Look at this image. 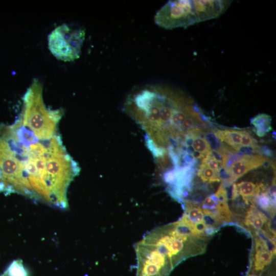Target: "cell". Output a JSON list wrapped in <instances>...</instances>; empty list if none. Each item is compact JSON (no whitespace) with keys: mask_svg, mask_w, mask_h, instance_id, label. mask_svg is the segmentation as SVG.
<instances>
[{"mask_svg":"<svg viewBox=\"0 0 276 276\" xmlns=\"http://www.w3.org/2000/svg\"><path fill=\"white\" fill-rule=\"evenodd\" d=\"M79 168L58 133L42 138L18 119L0 125V193H17L59 209Z\"/></svg>","mask_w":276,"mask_h":276,"instance_id":"1","label":"cell"},{"mask_svg":"<svg viewBox=\"0 0 276 276\" xmlns=\"http://www.w3.org/2000/svg\"><path fill=\"white\" fill-rule=\"evenodd\" d=\"M232 1H169L154 16V22L165 29L187 28L196 23L220 16Z\"/></svg>","mask_w":276,"mask_h":276,"instance_id":"2","label":"cell"},{"mask_svg":"<svg viewBox=\"0 0 276 276\" xmlns=\"http://www.w3.org/2000/svg\"><path fill=\"white\" fill-rule=\"evenodd\" d=\"M85 35V30L81 27L62 24L49 34V49L57 59L64 61H73L80 56Z\"/></svg>","mask_w":276,"mask_h":276,"instance_id":"3","label":"cell"},{"mask_svg":"<svg viewBox=\"0 0 276 276\" xmlns=\"http://www.w3.org/2000/svg\"><path fill=\"white\" fill-rule=\"evenodd\" d=\"M269 160L260 154H242L227 168L224 169L228 175L227 183H232L248 171L264 165Z\"/></svg>","mask_w":276,"mask_h":276,"instance_id":"4","label":"cell"},{"mask_svg":"<svg viewBox=\"0 0 276 276\" xmlns=\"http://www.w3.org/2000/svg\"><path fill=\"white\" fill-rule=\"evenodd\" d=\"M273 255V252L269 249L264 240L261 238L256 239V252L253 259L251 272L260 273L270 264Z\"/></svg>","mask_w":276,"mask_h":276,"instance_id":"5","label":"cell"},{"mask_svg":"<svg viewBox=\"0 0 276 276\" xmlns=\"http://www.w3.org/2000/svg\"><path fill=\"white\" fill-rule=\"evenodd\" d=\"M243 130L236 129H214L213 133L220 142L225 143L237 152L241 148Z\"/></svg>","mask_w":276,"mask_h":276,"instance_id":"6","label":"cell"},{"mask_svg":"<svg viewBox=\"0 0 276 276\" xmlns=\"http://www.w3.org/2000/svg\"><path fill=\"white\" fill-rule=\"evenodd\" d=\"M267 217L260 211L255 204L250 205L246 213L245 218V224L256 229H261L264 225H268Z\"/></svg>","mask_w":276,"mask_h":276,"instance_id":"7","label":"cell"},{"mask_svg":"<svg viewBox=\"0 0 276 276\" xmlns=\"http://www.w3.org/2000/svg\"><path fill=\"white\" fill-rule=\"evenodd\" d=\"M236 186L239 194L247 203L256 195L265 190L263 183L257 185L251 181H242Z\"/></svg>","mask_w":276,"mask_h":276,"instance_id":"8","label":"cell"},{"mask_svg":"<svg viewBox=\"0 0 276 276\" xmlns=\"http://www.w3.org/2000/svg\"><path fill=\"white\" fill-rule=\"evenodd\" d=\"M271 118L266 113H259L250 119V123L254 127V132L259 136H264L272 130Z\"/></svg>","mask_w":276,"mask_h":276,"instance_id":"9","label":"cell"},{"mask_svg":"<svg viewBox=\"0 0 276 276\" xmlns=\"http://www.w3.org/2000/svg\"><path fill=\"white\" fill-rule=\"evenodd\" d=\"M197 175L204 182L212 183L221 180L220 173L201 163Z\"/></svg>","mask_w":276,"mask_h":276,"instance_id":"10","label":"cell"},{"mask_svg":"<svg viewBox=\"0 0 276 276\" xmlns=\"http://www.w3.org/2000/svg\"><path fill=\"white\" fill-rule=\"evenodd\" d=\"M0 276H28L22 262L20 260L13 261Z\"/></svg>","mask_w":276,"mask_h":276,"instance_id":"11","label":"cell"},{"mask_svg":"<svg viewBox=\"0 0 276 276\" xmlns=\"http://www.w3.org/2000/svg\"><path fill=\"white\" fill-rule=\"evenodd\" d=\"M190 136L193 139L192 146L194 151L201 153L204 156L211 153V147L204 136L199 135Z\"/></svg>","mask_w":276,"mask_h":276,"instance_id":"12","label":"cell"},{"mask_svg":"<svg viewBox=\"0 0 276 276\" xmlns=\"http://www.w3.org/2000/svg\"><path fill=\"white\" fill-rule=\"evenodd\" d=\"M254 201L261 209L266 211H271L274 206V203H275V201L271 198L267 191L256 195Z\"/></svg>","mask_w":276,"mask_h":276,"instance_id":"13","label":"cell"},{"mask_svg":"<svg viewBox=\"0 0 276 276\" xmlns=\"http://www.w3.org/2000/svg\"><path fill=\"white\" fill-rule=\"evenodd\" d=\"M201 164L218 172L223 168L222 164L216 160L210 153L201 159Z\"/></svg>","mask_w":276,"mask_h":276,"instance_id":"14","label":"cell"},{"mask_svg":"<svg viewBox=\"0 0 276 276\" xmlns=\"http://www.w3.org/2000/svg\"><path fill=\"white\" fill-rule=\"evenodd\" d=\"M257 141L247 131H243L241 140V147H249L258 149L259 146L257 144Z\"/></svg>","mask_w":276,"mask_h":276,"instance_id":"15","label":"cell"},{"mask_svg":"<svg viewBox=\"0 0 276 276\" xmlns=\"http://www.w3.org/2000/svg\"><path fill=\"white\" fill-rule=\"evenodd\" d=\"M204 136L211 150H218L220 149L221 147V142L213 132H206Z\"/></svg>","mask_w":276,"mask_h":276,"instance_id":"16","label":"cell"},{"mask_svg":"<svg viewBox=\"0 0 276 276\" xmlns=\"http://www.w3.org/2000/svg\"><path fill=\"white\" fill-rule=\"evenodd\" d=\"M214 195L218 200V201L228 202L227 192L225 188V186L222 182H221Z\"/></svg>","mask_w":276,"mask_h":276,"instance_id":"17","label":"cell"},{"mask_svg":"<svg viewBox=\"0 0 276 276\" xmlns=\"http://www.w3.org/2000/svg\"><path fill=\"white\" fill-rule=\"evenodd\" d=\"M259 153L264 154L268 157H271L273 155L272 151L266 146L260 147Z\"/></svg>","mask_w":276,"mask_h":276,"instance_id":"18","label":"cell"}]
</instances>
